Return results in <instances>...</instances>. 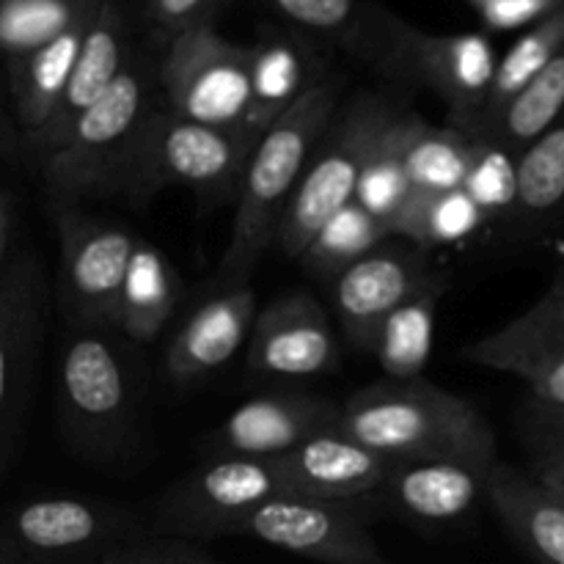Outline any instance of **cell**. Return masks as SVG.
Listing matches in <instances>:
<instances>
[{
	"label": "cell",
	"mask_w": 564,
	"mask_h": 564,
	"mask_svg": "<svg viewBox=\"0 0 564 564\" xmlns=\"http://www.w3.org/2000/svg\"><path fill=\"white\" fill-rule=\"evenodd\" d=\"M339 77L325 75L303 91L257 141L237 182L235 220L218 270L220 284H248L259 259L273 246L312 149L339 108Z\"/></svg>",
	"instance_id": "1"
},
{
	"label": "cell",
	"mask_w": 564,
	"mask_h": 564,
	"mask_svg": "<svg viewBox=\"0 0 564 564\" xmlns=\"http://www.w3.org/2000/svg\"><path fill=\"white\" fill-rule=\"evenodd\" d=\"M336 427L394 460L463 457L494 466L496 438L468 400L427 380H386L356 391L339 408Z\"/></svg>",
	"instance_id": "2"
},
{
	"label": "cell",
	"mask_w": 564,
	"mask_h": 564,
	"mask_svg": "<svg viewBox=\"0 0 564 564\" xmlns=\"http://www.w3.org/2000/svg\"><path fill=\"white\" fill-rule=\"evenodd\" d=\"M402 105L386 94H358L336 108L334 119L312 149L301 182L284 209L273 246L290 259H301L308 242L328 224L330 215L352 202L364 163L380 132L400 113Z\"/></svg>",
	"instance_id": "3"
},
{
	"label": "cell",
	"mask_w": 564,
	"mask_h": 564,
	"mask_svg": "<svg viewBox=\"0 0 564 564\" xmlns=\"http://www.w3.org/2000/svg\"><path fill=\"white\" fill-rule=\"evenodd\" d=\"M149 72L132 55L113 86L72 124L55 152L42 160L50 196L64 207L119 193L138 130L149 108Z\"/></svg>",
	"instance_id": "4"
},
{
	"label": "cell",
	"mask_w": 564,
	"mask_h": 564,
	"mask_svg": "<svg viewBox=\"0 0 564 564\" xmlns=\"http://www.w3.org/2000/svg\"><path fill=\"white\" fill-rule=\"evenodd\" d=\"M259 138L198 124L169 108H152L138 130L119 193L149 198L163 187L229 191L237 185Z\"/></svg>",
	"instance_id": "5"
},
{
	"label": "cell",
	"mask_w": 564,
	"mask_h": 564,
	"mask_svg": "<svg viewBox=\"0 0 564 564\" xmlns=\"http://www.w3.org/2000/svg\"><path fill=\"white\" fill-rule=\"evenodd\" d=\"M251 44L231 42L215 25L169 39L158 66L165 108L198 124L237 132L251 108Z\"/></svg>",
	"instance_id": "6"
},
{
	"label": "cell",
	"mask_w": 564,
	"mask_h": 564,
	"mask_svg": "<svg viewBox=\"0 0 564 564\" xmlns=\"http://www.w3.org/2000/svg\"><path fill=\"white\" fill-rule=\"evenodd\" d=\"M61 422L86 455H110L132 419V389L119 347L102 328L77 325L58 367Z\"/></svg>",
	"instance_id": "7"
},
{
	"label": "cell",
	"mask_w": 564,
	"mask_h": 564,
	"mask_svg": "<svg viewBox=\"0 0 564 564\" xmlns=\"http://www.w3.org/2000/svg\"><path fill=\"white\" fill-rule=\"evenodd\" d=\"M496 50L485 33H427L402 22L380 75L397 86L433 91L449 113V127L471 132L488 102Z\"/></svg>",
	"instance_id": "8"
},
{
	"label": "cell",
	"mask_w": 564,
	"mask_h": 564,
	"mask_svg": "<svg viewBox=\"0 0 564 564\" xmlns=\"http://www.w3.org/2000/svg\"><path fill=\"white\" fill-rule=\"evenodd\" d=\"M286 494L273 460L215 455L174 485L160 507V518L174 534L224 538L237 534L257 507Z\"/></svg>",
	"instance_id": "9"
},
{
	"label": "cell",
	"mask_w": 564,
	"mask_h": 564,
	"mask_svg": "<svg viewBox=\"0 0 564 564\" xmlns=\"http://www.w3.org/2000/svg\"><path fill=\"white\" fill-rule=\"evenodd\" d=\"M237 534L323 564H391L352 501H319L281 494L240 523Z\"/></svg>",
	"instance_id": "10"
},
{
	"label": "cell",
	"mask_w": 564,
	"mask_h": 564,
	"mask_svg": "<svg viewBox=\"0 0 564 564\" xmlns=\"http://www.w3.org/2000/svg\"><path fill=\"white\" fill-rule=\"evenodd\" d=\"M334 306L352 347L372 352L386 319L419 292L446 284L424 248H375L334 281Z\"/></svg>",
	"instance_id": "11"
},
{
	"label": "cell",
	"mask_w": 564,
	"mask_h": 564,
	"mask_svg": "<svg viewBox=\"0 0 564 564\" xmlns=\"http://www.w3.org/2000/svg\"><path fill=\"white\" fill-rule=\"evenodd\" d=\"M463 358L523 380L529 405L564 411V297L545 292L516 319L463 347Z\"/></svg>",
	"instance_id": "12"
},
{
	"label": "cell",
	"mask_w": 564,
	"mask_h": 564,
	"mask_svg": "<svg viewBox=\"0 0 564 564\" xmlns=\"http://www.w3.org/2000/svg\"><path fill=\"white\" fill-rule=\"evenodd\" d=\"M58 231L72 317L88 328H113L119 292L138 240L127 229L91 220L72 207L58 213Z\"/></svg>",
	"instance_id": "13"
},
{
	"label": "cell",
	"mask_w": 564,
	"mask_h": 564,
	"mask_svg": "<svg viewBox=\"0 0 564 564\" xmlns=\"http://www.w3.org/2000/svg\"><path fill=\"white\" fill-rule=\"evenodd\" d=\"M44 325V281L31 257L0 279V471L31 391Z\"/></svg>",
	"instance_id": "14"
},
{
	"label": "cell",
	"mask_w": 564,
	"mask_h": 564,
	"mask_svg": "<svg viewBox=\"0 0 564 564\" xmlns=\"http://www.w3.org/2000/svg\"><path fill=\"white\" fill-rule=\"evenodd\" d=\"M336 364L328 314L312 292H290L257 312L248 367L264 378H312Z\"/></svg>",
	"instance_id": "15"
},
{
	"label": "cell",
	"mask_w": 564,
	"mask_h": 564,
	"mask_svg": "<svg viewBox=\"0 0 564 564\" xmlns=\"http://www.w3.org/2000/svg\"><path fill=\"white\" fill-rule=\"evenodd\" d=\"M273 466L286 494L319 501H356L378 494L391 460L352 441L339 427H330L273 457Z\"/></svg>",
	"instance_id": "16"
},
{
	"label": "cell",
	"mask_w": 564,
	"mask_h": 564,
	"mask_svg": "<svg viewBox=\"0 0 564 564\" xmlns=\"http://www.w3.org/2000/svg\"><path fill=\"white\" fill-rule=\"evenodd\" d=\"M132 61V42H130V22H127L124 3L119 0H102L94 17L91 28L86 33L80 55L75 61L69 83L61 94L58 105L44 121L39 132H33L31 147L36 149L39 158H47L50 152L61 147L66 132L72 130L83 110L91 108L105 91L116 83V77L127 69Z\"/></svg>",
	"instance_id": "17"
},
{
	"label": "cell",
	"mask_w": 564,
	"mask_h": 564,
	"mask_svg": "<svg viewBox=\"0 0 564 564\" xmlns=\"http://www.w3.org/2000/svg\"><path fill=\"white\" fill-rule=\"evenodd\" d=\"M339 405L312 394H268L229 413L209 438L215 455L273 460L312 435L336 427Z\"/></svg>",
	"instance_id": "18"
},
{
	"label": "cell",
	"mask_w": 564,
	"mask_h": 564,
	"mask_svg": "<svg viewBox=\"0 0 564 564\" xmlns=\"http://www.w3.org/2000/svg\"><path fill=\"white\" fill-rule=\"evenodd\" d=\"M496 466V463H494ZM488 463L463 457H419L394 460L378 494L408 521L444 527L466 518L488 490Z\"/></svg>",
	"instance_id": "19"
},
{
	"label": "cell",
	"mask_w": 564,
	"mask_h": 564,
	"mask_svg": "<svg viewBox=\"0 0 564 564\" xmlns=\"http://www.w3.org/2000/svg\"><path fill=\"white\" fill-rule=\"evenodd\" d=\"M253 317L257 295L248 284H231L207 297L171 341L165 352V372L176 383H196L215 375L251 336Z\"/></svg>",
	"instance_id": "20"
},
{
	"label": "cell",
	"mask_w": 564,
	"mask_h": 564,
	"mask_svg": "<svg viewBox=\"0 0 564 564\" xmlns=\"http://www.w3.org/2000/svg\"><path fill=\"white\" fill-rule=\"evenodd\" d=\"M301 39L334 44L364 64L383 69L402 17L375 0H262Z\"/></svg>",
	"instance_id": "21"
},
{
	"label": "cell",
	"mask_w": 564,
	"mask_h": 564,
	"mask_svg": "<svg viewBox=\"0 0 564 564\" xmlns=\"http://www.w3.org/2000/svg\"><path fill=\"white\" fill-rule=\"evenodd\" d=\"M501 224L523 246L564 231V110L516 158V196Z\"/></svg>",
	"instance_id": "22"
},
{
	"label": "cell",
	"mask_w": 564,
	"mask_h": 564,
	"mask_svg": "<svg viewBox=\"0 0 564 564\" xmlns=\"http://www.w3.org/2000/svg\"><path fill=\"white\" fill-rule=\"evenodd\" d=\"M119 532V518L83 499H36L11 512L9 534L22 551L42 560H75L102 549Z\"/></svg>",
	"instance_id": "23"
},
{
	"label": "cell",
	"mask_w": 564,
	"mask_h": 564,
	"mask_svg": "<svg viewBox=\"0 0 564 564\" xmlns=\"http://www.w3.org/2000/svg\"><path fill=\"white\" fill-rule=\"evenodd\" d=\"M485 499L534 562L564 564V505L534 479V474L496 460Z\"/></svg>",
	"instance_id": "24"
},
{
	"label": "cell",
	"mask_w": 564,
	"mask_h": 564,
	"mask_svg": "<svg viewBox=\"0 0 564 564\" xmlns=\"http://www.w3.org/2000/svg\"><path fill=\"white\" fill-rule=\"evenodd\" d=\"M97 9L83 14L75 25L66 28L61 36H55L44 47L22 55V58L9 61L11 97H14L17 119H20L22 130L28 135L42 130L44 121L50 119V113L58 105L61 94H64L66 83H69L72 69H75L83 42H86L88 28H91L94 17H97Z\"/></svg>",
	"instance_id": "25"
},
{
	"label": "cell",
	"mask_w": 564,
	"mask_h": 564,
	"mask_svg": "<svg viewBox=\"0 0 564 564\" xmlns=\"http://www.w3.org/2000/svg\"><path fill=\"white\" fill-rule=\"evenodd\" d=\"M253 75H251V108H248L242 132L262 138V132L301 97L303 91L323 80L317 58L303 39L270 36L251 44Z\"/></svg>",
	"instance_id": "26"
},
{
	"label": "cell",
	"mask_w": 564,
	"mask_h": 564,
	"mask_svg": "<svg viewBox=\"0 0 564 564\" xmlns=\"http://www.w3.org/2000/svg\"><path fill=\"white\" fill-rule=\"evenodd\" d=\"M182 284L169 259L152 242H135L124 284L119 292L113 328L135 341L158 339L180 303Z\"/></svg>",
	"instance_id": "27"
},
{
	"label": "cell",
	"mask_w": 564,
	"mask_h": 564,
	"mask_svg": "<svg viewBox=\"0 0 564 564\" xmlns=\"http://www.w3.org/2000/svg\"><path fill=\"white\" fill-rule=\"evenodd\" d=\"M474 154V138L455 127H433L422 116H405V174L413 191L441 193L463 187Z\"/></svg>",
	"instance_id": "28"
},
{
	"label": "cell",
	"mask_w": 564,
	"mask_h": 564,
	"mask_svg": "<svg viewBox=\"0 0 564 564\" xmlns=\"http://www.w3.org/2000/svg\"><path fill=\"white\" fill-rule=\"evenodd\" d=\"M488 224V215L474 204L463 187L441 193L413 191L397 218L389 224V237L411 240L416 248L457 246L477 235Z\"/></svg>",
	"instance_id": "29"
},
{
	"label": "cell",
	"mask_w": 564,
	"mask_h": 564,
	"mask_svg": "<svg viewBox=\"0 0 564 564\" xmlns=\"http://www.w3.org/2000/svg\"><path fill=\"white\" fill-rule=\"evenodd\" d=\"M564 110V42L549 58V64L512 97V102L496 116L494 124L477 138L510 152H523L540 132Z\"/></svg>",
	"instance_id": "30"
},
{
	"label": "cell",
	"mask_w": 564,
	"mask_h": 564,
	"mask_svg": "<svg viewBox=\"0 0 564 564\" xmlns=\"http://www.w3.org/2000/svg\"><path fill=\"white\" fill-rule=\"evenodd\" d=\"M446 284H435L397 308L380 328L372 352L391 380H416L427 367L435 334V308Z\"/></svg>",
	"instance_id": "31"
},
{
	"label": "cell",
	"mask_w": 564,
	"mask_h": 564,
	"mask_svg": "<svg viewBox=\"0 0 564 564\" xmlns=\"http://www.w3.org/2000/svg\"><path fill=\"white\" fill-rule=\"evenodd\" d=\"M564 42V3L551 9L505 58L496 64L494 83H490L488 102H485L482 113H479L477 124L468 132L471 138H479L490 124L496 121V116L512 102L518 91L549 64L551 55L562 47Z\"/></svg>",
	"instance_id": "32"
},
{
	"label": "cell",
	"mask_w": 564,
	"mask_h": 564,
	"mask_svg": "<svg viewBox=\"0 0 564 564\" xmlns=\"http://www.w3.org/2000/svg\"><path fill=\"white\" fill-rule=\"evenodd\" d=\"M405 105L400 113L389 121L380 138L375 141L372 152H369L367 163H364L361 176H358V187L352 202L361 204L367 213H372L380 224L386 226L389 235V224L397 218L402 204L413 193L411 182L405 174V158H402V141H405Z\"/></svg>",
	"instance_id": "33"
},
{
	"label": "cell",
	"mask_w": 564,
	"mask_h": 564,
	"mask_svg": "<svg viewBox=\"0 0 564 564\" xmlns=\"http://www.w3.org/2000/svg\"><path fill=\"white\" fill-rule=\"evenodd\" d=\"M386 226L358 202L345 204L336 215H330L328 224L314 235L308 248L303 251L301 262L314 275L334 281L341 270L356 264L367 253H372L386 240Z\"/></svg>",
	"instance_id": "34"
},
{
	"label": "cell",
	"mask_w": 564,
	"mask_h": 564,
	"mask_svg": "<svg viewBox=\"0 0 564 564\" xmlns=\"http://www.w3.org/2000/svg\"><path fill=\"white\" fill-rule=\"evenodd\" d=\"M102 0H0V55L22 58L75 25Z\"/></svg>",
	"instance_id": "35"
},
{
	"label": "cell",
	"mask_w": 564,
	"mask_h": 564,
	"mask_svg": "<svg viewBox=\"0 0 564 564\" xmlns=\"http://www.w3.org/2000/svg\"><path fill=\"white\" fill-rule=\"evenodd\" d=\"M463 191L490 218L505 220L516 196V158L501 147L474 138V154Z\"/></svg>",
	"instance_id": "36"
},
{
	"label": "cell",
	"mask_w": 564,
	"mask_h": 564,
	"mask_svg": "<svg viewBox=\"0 0 564 564\" xmlns=\"http://www.w3.org/2000/svg\"><path fill=\"white\" fill-rule=\"evenodd\" d=\"M143 3L154 33L165 44L191 28L215 25V17L229 6V0H143Z\"/></svg>",
	"instance_id": "37"
},
{
	"label": "cell",
	"mask_w": 564,
	"mask_h": 564,
	"mask_svg": "<svg viewBox=\"0 0 564 564\" xmlns=\"http://www.w3.org/2000/svg\"><path fill=\"white\" fill-rule=\"evenodd\" d=\"M99 564H209L207 556L196 554L187 545L169 543H121L110 545L99 556Z\"/></svg>",
	"instance_id": "38"
},
{
	"label": "cell",
	"mask_w": 564,
	"mask_h": 564,
	"mask_svg": "<svg viewBox=\"0 0 564 564\" xmlns=\"http://www.w3.org/2000/svg\"><path fill=\"white\" fill-rule=\"evenodd\" d=\"M523 435L532 446L534 460L564 455V411H545V408L527 405V411H523Z\"/></svg>",
	"instance_id": "39"
},
{
	"label": "cell",
	"mask_w": 564,
	"mask_h": 564,
	"mask_svg": "<svg viewBox=\"0 0 564 564\" xmlns=\"http://www.w3.org/2000/svg\"><path fill=\"white\" fill-rule=\"evenodd\" d=\"M534 479L543 485L545 490L556 496L564 505V455L560 457H540L534 460Z\"/></svg>",
	"instance_id": "40"
},
{
	"label": "cell",
	"mask_w": 564,
	"mask_h": 564,
	"mask_svg": "<svg viewBox=\"0 0 564 564\" xmlns=\"http://www.w3.org/2000/svg\"><path fill=\"white\" fill-rule=\"evenodd\" d=\"M9 224H11V202L6 193H0V264H3L6 240H9Z\"/></svg>",
	"instance_id": "41"
},
{
	"label": "cell",
	"mask_w": 564,
	"mask_h": 564,
	"mask_svg": "<svg viewBox=\"0 0 564 564\" xmlns=\"http://www.w3.org/2000/svg\"><path fill=\"white\" fill-rule=\"evenodd\" d=\"M549 292H551V295H556V297H564V264L560 268V273L554 275V281H551Z\"/></svg>",
	"instance_id": "42"
},
{
	"label": "cell",
	"mask_w": 564,
	"mask_h": 564,
	"mask_svg": "<svg viewBox=\"0 0 564 564\" xmlns=\"http://www.w3.org/2000/svg\"><path fill=\"white\" fill-rule=\"evenodd\" d=\"M0 141H3V116H0Z\"/></svg>",
	"instance_id": "43"
},
{
	"label": "cell",
	"mask_w": 564,
	"mask_h": 564,
	"mask_svg": "<svg viewBox=\"0 0 564 564\" xmlns=\"http://www.w3.org/2000/svg\"><path fill=\"white\" fill-rule=\"evenodd\" d=\"M0 564H6V560H3V554H0Z\"/></svg>",
	"instance_id": "44"
},
{
	"label": "cell",
	"mask_w": 564,
	"mask_h": 564,
	"mask_svg": "<svg viewBox=\"0 0 564 564\" xmlns=\"http://www.w3.org/2000/svg\"><path fill=\"white\" fill-rule=\"evenodd\" d=\"M119 3H124V0H119Z\"/></svg>",
	"instance_id": "45"
}]
</instances>
